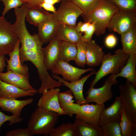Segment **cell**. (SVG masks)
I'll return each mask as SVG.
<instances>
[{"label":"cell","instance_id":"cell-33","mask_svg":"<svg viewBox=\"0 0 136 136\" xmlns=\"http://www.w3.org/2000/svg\"><path fill=\"white\" fill-rule=\"evenodd\" d=\"M86 14L93 11L98 5L100 0H70Z\"/></svg>","mask_w":136,"mask_h":136},{"label":"cell","instance_id":"cell-10","mask_svg":"<svg viewBox=\"0 0 136 136\" xmlns=\"http://www.w3.org/2000/svg\"><path fill=\"white\" fill-rule=\"evenodd\" d=\"M93 70L92 68H79L71 65L69 62L59 60L51 71L52 74L61 75L65 81L72 82L79 80L82 75Z\"/></svg>","mask_w":136,"mask_h":136},{"label":"cell","instance_id":"cell-11","mask_svg":"<svg viewBox=\"0 0 136 136\" xmlns=\"http://www.w3.org/2000/svg\"><path fill=\"white\" fill-rule=\"evenodd\" d=\"M60 91V89L58 87L44 90L38 101V107L57 113L59 116L66 115L59 106L58 95Z\"/></svg>","mask_w":136,"mask_h":136},{"label":"cell","instance_id":"cell-22","mask_svg":"<svg viewBox=\"0 0 136 136\" xmlns=\"http://www.w3.org/2000/svg\"><path fill=\"white\" fill-rule=\"evenodd\" d=\"M70 90L63 92H59L58 99L59 106L61 109L67 115L72 117L76 115L80 105L73 102L74 96Z\"/></svg>","mask_w":136,"mask_h":136},{"label":"cell","instance_id":"cell-44","mask_svg":"<svg viewBox=\"0 0 136 136\" xmlns=\"http://www.w3.org/2000/svg\"><path fill=\"white\" fill-rule=\"evenodd\" d=\"M61 1V0H44L43 2L53 5L55 4L59 3Z\"/></svg>","mask_w":136,"mask_h":136},{"label":"cell","instance_id":"cell-32","mask_svg":"<svg viewBox=\"0 0 136 136\" xmlns=\"http://www.w3.org/2000/svg\"><path fill=\"white\" fill-rule=\"evenodd\" d=\"M86 42L81 40L76 44L77 53L75 62L76 65L83 67L86 64Z\"/></svg>","mask_w":136,"mask_h":136},{"label":"cell","instance_id":"cell-12","mask_svg":"<svg viewBox=\"0 0 136 136\" xmlns=\"http://www.w3.org/2000/svg\"><path fill=\"white\" fill-rule=\"evenodd\" d=\"M94 70L88 74L77 81L70 82L66 81L57 75L52 74L53 79H56L61 82L63 85L68 88L72 92L76 103L80 105L88 104L85 100L83 94L84 84L87 79L91 75L95 74Z\"/></svg>","mask_w":136,"mask_h":136},{"label":"cell","instance_id":"cell-25","mask_svg":"<svg viewBox=\"0 0 136 136\" xmlns=\"http://www.w3.org/2000/svg\"><path fill=\"white\" fill-rule=\"evenodd\" d=\"M136 54L129 55L127 63L121 71L115 75L118 77L125 78L136 87Z\"/></svg>","mask_w":136,"mask_h":136},{"label":"cell","instance_id":"cell-23","mask_svg":"<svg viewBox=\"0 0 136 136\" xmlns=\"http://www.w3.org/2000/svg\"><path fill=\"white\" fill-rule=\"evenodd\" d=\"M82 36L75 27L59 23L56 37L60 41L76 44L81 40Z\"/></svg>","mask_w":136,"mask_h":136},{"label":"cell","instance_id":"cell-34","mask_svg":"<svg viewBox=\"0 0 136 136\" xmlns=\"http://www.w3.org/2000/svg\"><path fill=\"white\" fill-rule=\"evenodd\" d=\"M121 9L136 11V0H109Z\"/></svg>","mask_w":136,"mask_h":136},{"label":"cell","instance_id":"cell-43","mask_svg":"<svg viewBox=\"0 0 136 136\" xmlns=\"http://www.w3.org/2000/svg\"><path fill=\"white\" fill-rule=\"evenodd\" d=\"M6 58L5 55H0V72H3L5 67L6 66Z\"/></svg>","mask_w":136,"mask_h":136},{"label":"cell","instance_id":"cell-17","mask_svg":"<svg viewBox=\"0 0 136 136\" xmlns=\"http://www.w3.org/2000/svg\"><path fill=\"white\" fill-rule=\"evenodd\" d=\"M59 24L52 14L38 25V35L43 44L49 43L56 37Z\"/></svg>","mask_w":136,"mask_h":136},{"label":"cell","instance_id":"cell-29","mask_svg":"<svg viewBox=\"0 0 136 136\" xmlns=\"http://www.w3.org/2000/svg\"><path fill=\"white\" fill-rule=\"evenodd\" d=\"M122 136H136V123H134L126 115L123 106L120 121Z\"/></svg>","mask_w":136,"mask_h":136},{"label":"cell","instance_id":"cell-19","mask_svg":"<svg viewBox=\"0 0 136 136\" xmlns=\"http://www.w3.org/2000/svg\"><path fill=\"white\" fill-rule=\"evenodd\" d=\"M105 54L102 48L93 40L86 42V64L90 67L100 65Z\"/></svg>","mask_w":136,"mask_h":136},{"label":"cell","instance_id":"cell-8","mask_svg":"<svg viewBox=\"0 0 136 136\" xmlns=\"http://www.w3.org/2000/svg\"><path fill=\"white\" fill-rule=\"evenodd\" d=\"M19 39L12 24L4 16H0V55L8 54L14 49Z\"/></svg>","mask_w":136,"mask_h":136},{"label":"cell","instance_id":"cell-18","mask_svg":"<svg viewBox=\"0 0 136 136\" xmlns=\"http://www.w3.org/2000/svg\"><path fill=\"white\" fill-rule=\"evenodd\" d=\"M20 42L18 40L14 49L9 54V59L6 58L7 63V71H11L15 73L26 76H29L28 67L26 64H22L20 56Z\"/></svg>","mask_w":136,"mask_h":136},{"label":"cell","instance_id":"cell-45","mask_svg":"<svg viewBox=\"0 0 136 136\" xmlns=\"http://www.w3.org/2000/svg\"><path fill=\"white\" fill-rule=\"evenodd\" d=\"M2 97V95H1V92H0V98H1Z\"/></svg>","mask_w":136,"mask_h":136},{"label":"cell","instance_id":"cell-21","mask_svg":"<svg viewBox=\"0 0 136 136\" xmlns=\"http://www.w3.org/2000/svg\"><path fill=\"white\" fill-rule=\"evenodd\" d=\"M33 100L32 98L20 100L2 97L0 98V107L3 111L10 112L13 115L19 117L23 108Z\"/></svg>","mask_w":136,"mask_h":136},{"label":"cell","instance_id":"cell-16","mask_svg":"<svg viewBox=\"0 0 136 136\" xmlns=\"http://www.w3.org/2000/svg\"><path fill=\"white\" fill-rule=\"evenodd\" d=\"M61 42L55 37L42 48L44 62L47 71L52 70L59 60Z\"/></svg>","mask_w":136,"mask_h":136},{"label":"cell","instance_id":"cell-2","mask_svg":"<svg viewBox=\"0 0 136 136\" xmlns=\"http://www.w3.org/2000/svg\"><path fill=\"white\" fill-rule=\"evenodd\" d=\"M19 53L22 64L25 61H29L37 70L39 78L41 82V86L38 90V93H42L46 90L59 88L62 86L61 82L55 80L49 75L44 63L42 50H30L20 48Z\"/></svg>","mask_w":136,"mask_h":136},{"label":"cell","instance_id":"cell-37","mask_svg":"<svg viewBox=\"0 0 136 136\" xmlns=\"http://www.w3.org/2000/svg\"><path fill=\"white\" fill-rule=\"evenodd\" d=\"M33 135L28 128H17L10 131L6 134V136H32Z\"/></svg>","mask_w":136,"mask_h":136},{"label":"cell","instance_id":"cell-26","mask_svg":"<svg viewBox=\"0 0 136 136\" xmlns=\"http://www.w3.org/2000/svg\"><path fill=\"white\" fill-rule=\"evenodd\" d=\"M122 49L125 53L136 54V26L121 35Z\"/></svg>","mask_w":136,"mask_h":136},{"label":"cell","instance_id":"cell-20","mask_svg":"<svg viewBox=\"0 0 136 136\" xmlns=\"http://www.w3.org/2000/svg\"><path fill=\"white\" fill-rule=\"evenodd\" d=\"M73 125L77 136H104L99 124L88 123L81 120L76 119Z\"/></svg>","mask_w":136,"mask_h":136},{"label":"cell","instance_id":"cell-5","mask_svg":"<svg viewBox=\"0 0 136 136\" xmlns=\"http://www.w3.org/2000/svg\"><path fill=\"white\" fill-rule=\"evenodd\" d=\"M117 78L115 75L110 74L101 87L95 88L90 87L86 92L87 95L85 98L86 101L88 103L94 102L97 105H102L111 99L113 96L112 87L118 83Z\"/></svg>","mask_w":136,"mask_h":136},{"label":"cell","instance_id":"cell-9","mask_svg":"<svg viewBox=\"0 0 136 136\" xmlns=\"http://www.w3.org/2000/svg\"><path fill=\"white\" fill-rule=\"evenodd\" d=\"M119 89L125 113L136 123V87L126 80L124 85H119Z\"/></svg>","mask_w":136,"mask_h":136},{"label":"cell","instance_id":"cell-1","mask_svg":"<svg viewBox=\"0 0 136 136\" xmlns=\"http://www.w3.org/2000/svg\"><path fill=\"white\" fill-rule=\"evenodd\" d=\"M120 9L109 0H100L97 7L91 12L81 15L84 22H94V33L97 36L104 34L112 17Z\"/></svg>","mask_w":136,"mask_h":136},{"label":"cell","instance_id":"cell-4","mask_svg":"<svg viewBox=\"0 0 136 136\" xmlns=\"http://www.w3.org/2000/svg\"><path fill=\"white\" fill-rule=\"evenodd\" d=\"M129 55L125 53L122 49L116 50L114 54L110 53L105 54L103 58L99 69L96 72L95 77L90 84L94 87L102 78L109 74L119 73L126 64Z\"/></svg>","mask_w":136,"mask_h":136},{"label":"cell","instance_id":"cell-30","mask_svg":"<svg viewBox=\"0 0 136 136\" xmlns=\"http://www.w3.org/2000/svg\"><path fill=\"white\" fill-rule=\"evenodd\" d=\"M49 136H77V134L73 124L68 122L55 128Z\"/></svg>","mask_w":136,"mask_h":136},{"label":"cell","instance_id":"cell-28","mask_svg":"<svg viewBox=\"0 0 136 136\" xmlns=\"http://www.w3.org/2000/svg\"><path fill=\"white\" fill-rule=\"evenodd\" d=\"M77 53L76 44L61 41L59 60L67 62L72 60L75 61Z\"/></svg>","mask_w":136,"mask_h":136},{"label":"cell","instance_id":"cell-13","mask_svg":"<svg viewBox=\"0 0 136 136\" xmlns=\"http://www.w3.org/2000/svg\"><path fill=\"white\" fill-rule=\"evenodd\" d=\"M29 76L15 73L11 71L6 73L0 72V80L8 84L32 93H38L29 82Z\"/></svg>","mask_w":136,"mask_h":136},{"label":"cell","instance_id":"cell-36","mask_svg":"<svg viewBox=\"0 0 136 136\" xmlns=\"http://www.w3.org/2000/svg\"><path fill=\"white\" fill-rule=\"evenodd\" d=\"M22 120L23 119L20 116L14 115H7L0 111V129L2 124L6 121H10L9 125L10 126L14 124L20 123Z\"/></svg>","mask_w":136,"mask_h":136},{"label":"cell","instance_id":"cell-7","mask_svg":"<svg viewBox=\"0 0 136 136\" xmlns=\"http://www.w3.org/2000/svg\"><path fill=\"white\" fill-rule=\"evenodd\" d=\"M135 26L136 11L120 9L112 17L108 28L121 35Z\"/></svg>","mask_w":136,"mask_h":136},{"label":"cell","instance_id":"cell-27","mask_svg":"<svg viewBox=\"0 0 136 136\" xmlns=\"http://www.w3.org/2000/svg\"><path fill=\"white\" fill-rule=\"evenodd\" d=\"M52 14L45 11L42 8H28L26 13L25 19L29 24L37 27Z\"/></svg>","mask_w":136,"mask_h":136},{"label":"cell","instance_id":"cell-14","mask_svg":"<svg viewBox=\"0 0 136 136\" xmlns=\"http://www.w3.org/2000/svg\"><path fill=\"white\" fill-rule=\"evenodd\" d=\"M105 108L104 104H88L80 105L76 114L75 119L82 120L86 122L99 124L101 113Z\"/></svg>","mask_w":136,"mask_h":136},{"label":"cell","instance_id":"cell-39","mask_svg":"<svg viewBox=\"0 0 136 136\" xmlns=\"http://www.w3.org/2000/svg\"><path fill=\"white\" fill-rule=\"evenodd\" d=\"M117 42L116 37L114 34H111L108 35L106 38L105 43L107 47L112 48L116 46Z\"/></svg>","mask_w":136,"mask_h":136},{"label":"cell","instance_id":"cell-24","mask_svg":"<svg viewBox=\"0 0 136 136\" xmlns=\"http://www.w3.org/2000/svg\"><path fill=\"white\" fill-rule=\"evenodd\" d=\"M0 91L2 97L6 99H16L33 96L35 94L20 89L0 80Z\"/></svg>","mask_w":136,"mask_h":136},{"label":"cell","instance_id":"cell-41","mask_svg":"<svg viewBox=\"0 0 136 136\" xmlns=\"http://www.w3.org/2000/svg\"><path fill=\"white\" fill-rule=\"evenodd\" d=\"M90 24L88 22H82L80 21L77 23L75 27L78 31L82 33L86 30Z\"/></svg>","mask_w":136,"mask_h":136},{"label":"cell","instance_id":"cell-35","mask_svg":"<svg viewBox=\"0 0 136 136\" xmlns=\"http://www.w3.org/2000/svg\"><path fill=\"white\" fill-rule=\"evenodd\" d=\"M4 6L2 12V16H4L11 9L18 8L23 4L21 0H0Z\"/></svg>","mask_w":136,"mask_h":136},{"label":"cell","instance_id":"cell-40","mask_svg":"<svg viewBox=\"0 0 136 136\" xmlns=\"http://www.w3.org/2000/svg\"><path fill=\"white\" fill-rule=\"evenodd\" d=\"M23 3H26L28 8L34 9L41 8L40 5L44 0H21ZM61 1L62 0H61Z\"/></svg>","mask_w":136,"mask_h":136},{"label":"cell","instance_id":"cell-3","mask_svg":"<svg viewBox=\"0 0 136 136\" xmlns=\"http://www.w3.org/2000/svg\"><path fill=\"white\" fill-rule=\"evenodd\" d=\"M59 116L57 113L38 107L31 114L27 128L33 135H49L55 128Z\"/></svg>","mask_w":136,"mask_h":136},{"label":"cell","instance_id":"cell-38","mask_svg":"<svg viewBox=\"0 0 136 136\" xmlns=\"http://www.w3.org/2000/svg\"><path fill=\"white\" fill-rule=\"evenodd\" d=\"M95 27L94 22L90 23V25L84 32V35L82 36L81 40L87 42L91 40L92 36L95 31Z\"/></svg>","mask_w":136,"mask_h":136},{"label":"cell","instance_id":"cell-42","mask_svg":"<svg viewBox=\"0 0 136 136\" xmlns=\"http://www.w3.org/2000/svg\"><path fill=\"white\" fill-rule=\"evenodd\" d=\"M40 6L45 11L52 12L53 13L55 12L56 10L53 5L48 3L43 2L40 5Z\"/></svg>","mask_w":136,"mask_h":136},{"label":"cell","instance_id":"cell-6","mask_svg":"<svg viewBox=\"0 0 136 136\" xmlns=\"http://www.w3.org/2000/svg\"><path fill=\"white\" fill-rule=\"evenodd\" d=\"M55 12L53 13L60 24L75 27L78 18L83 12L70 0H62Z\"/></svg>","mask_w":136,"mask_h":136},{"label":"cell","instance_id":"cell-15","mask_svg":"<svg viewBox=\"0 0 136 136\" xmlns=\"http://www.w3.org/2000/svg\"><path fill=\"white\" fill-rule=\"evenodd\" d=\"M123 106V101L120 95L116 97L114 102L101 112L99 119V124L101 125L110 122L120 121Z\"/></svg>","mask_w":136,"mask_h":136},{"label":"cell","instance_id":"cell-31","mask_svg":"<svg viewBox=\"0 0 136 136\" xmlns=\"http://www.w3.org/2000/svg\"><path fill=\"white\" fill-rule=\"evenodd\" d=\"M100 126L104 136H122L120 121L110 122Z\"/></svg>","mask_w":136,"mask_h":136}]
</instances>
